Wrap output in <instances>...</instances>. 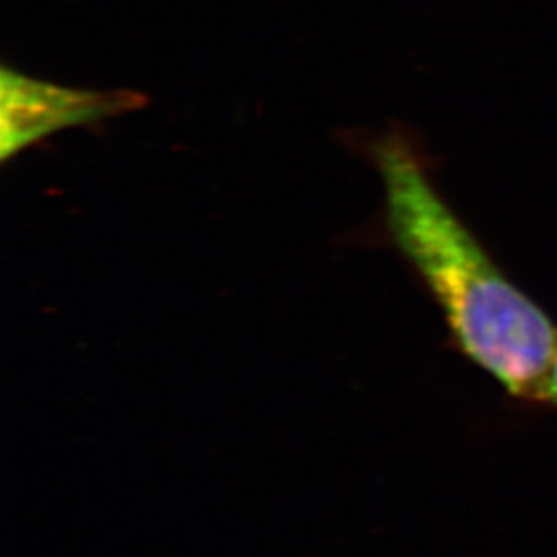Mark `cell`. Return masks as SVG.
Returning a JSON list of instances; mask_svg holds the SVG:
<instances>
[{
  "mask_svg": "<svg viewBox=\"0 0 557 557\" xmlns=\"http://www.w3.org/2000/svg\"><path fill=\"white\" fill-rule=\"evenodd\" d=\"M377 163L395 246L432 293L458 348L510 395L545 400L557 354L550 315L502 273L403 143L381 145Z\"/></svg>",
  "mask_w": 557,
  "mask_h": 557,
  "instance_id": "6da1fadb",
  "label": "cell"
},
{
  "mask_svg": "<svg viewBox=\"0 0 557 557\" xmlns=\"http://www.w3.org/2000/svg\"><path fill=\"white\" fill-rule=\"evenodd\" d=\"M132 95H100L65 89L2 69L0 79V156L22 148L65 126L84 125L131 109Z\"/></svg>",
  "mask_w": 557,
  "mask_h": 557,
  "instance_id": "7a4b0ae2",
  "label": "cell"
},
{
  "mask_svg": "<svg viewBox=\"0 0 557 557\" xmlns=\"http://www.w3.org/2000/svg\"><path fill=\"white\" fill-rule=\"evenodd\" d=\"M545 400L557 406V354L554 358L553 369L548 373L547 388H545Z\"/></svg>",
  "mask_w": 557,
  "mask_h": 557,
  "instance_id": "3957f363",
  "label": "cell"
}]
</instances>
